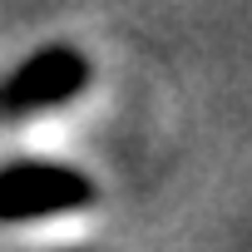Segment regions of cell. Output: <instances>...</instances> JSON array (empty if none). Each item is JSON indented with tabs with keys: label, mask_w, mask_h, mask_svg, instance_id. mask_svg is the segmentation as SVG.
Wrapping results in <instances>:
<instances>
[{
	"label": "cell",
	"mask_w": 252,
	"mask_h": 252,
	"mask_svg": "<svg viewBox=\"0 0 252 252\" xmlns=\"http://www.w3.org/2000/svg\"><path fill=\"white\" fill-rule=\"evenodd\" d=\"M89 84V60L69 45L35 50L10 79H0V114H40L74 99Z\"/></svg>",
	"instance_id": "cell-2"
},
{
	"label": "cell",
	"mask_w": 252,
	"mask_h": 252,
	"mask_svg": "<svg viewBox=\"0 0 252 252\" xmlns=\"http://www.w3.org/2000/svg\"><path fill=\"white\" fill-rule=\"evenodd\" d=\"M94 198V183L64 163H20L0 168V222H30L60 218Z\"/></svg>",
	"instance_id": "cell-1"
}]
</instances>
